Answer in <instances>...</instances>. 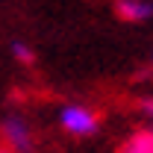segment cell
Listing matches in <instances>:
<instances>
[{"label": "cell", "instance_id": "obj_1", "mask_svg": "<svg viewBox=\"0 0 153 153\" xmlns=\"http://www.w3.org/2000/svg\"><path fill=\"white\" fill-rule=\"evenodd\" d=\"M59 127L68 135L76 138H85V135H94L100 127V118L91 106H82V103H68L59 109Z\"/></svg>", "mask_w": 153, "mask_h": 153}, {"label": "cell", "instance_id": "obj_2", "mask_svg": "<svg viewBox=\"0 0 153 153\" xmlns=\"http://www.w3.org/2000/svg\"><path fill=\"white\" fill-rule=\"evenodd\" d=\"M0 141L12 153H30L36 147V133L24 115H9L0 121Z\"/></svg>", "mask_w": 153, "mask_h": 153}, {"label": "cell", "instance_id": "obj_3", "mask_svg": "<svg viewBox=\"0 0 153 153\" xmlns=\"http://www.w3.org/2000/svg\"><path fill=\"white\" fill-rule=\"evenodd\" d=\"M115 12H118V18L130 21V24H141V21L153 18V3L150 0H118Z\"/></svg>", "mask_w": 153, "mask_h": 153}, {"label": "cell", "instance_id": "obj_4", "mask_svg": "<svg viewBox=\"0 0 153 153\" xmlns=\"http://www.w3.org/2000/svg\"><path fill=\"white\" fill-rule=\"evenodd\" d=\"M121 153H153V127L133 133L127 141H124Z\"/></svg>", "mask_w": 153, "mask_h": 153}, {"label": "cell", "instance_id": "obj_5", "mask_svg": "<svg viewBox=\"0 0 153 153\" xmlns=\"http://www.w3.org/2000/svg\"><path fill=\"white\" fill-rule=\"evenodd\" d=\"M12 56L18 59L21 65H33V62H36L33 47H30V44H24V41H15V44H12Z\"/></svg>", "mask_w": 153, "mask_h": 153}, {"label": "cell", "instance_id": "obj_6", "mask_svg": "<svg viewBox=\"0 0 153 153\" xmlns=\"http://www.w3.org/2000/svg\"><path fill=\"white\" fill-rule=\"evenodd\" d=\"M138 109H141V112H144V115L153 121V97H144V100L138 103Z\"/></svg>", "mask_w": 153, "mask_h": 153}, {"label": "cell", "instance_id": "obj_7", "mask_svg": "<svg viewBox=\"0 0 153 153\" xmlns=\"http://www.w3.org/2000/svg\"><path fill=\"white\" fill-rule=\"evenodd\" d=\"M0 153H12V150H9V147H3V144H0Z\"/></svg>", "mask_w": 153, "mask_h": 153}]
</instances>
